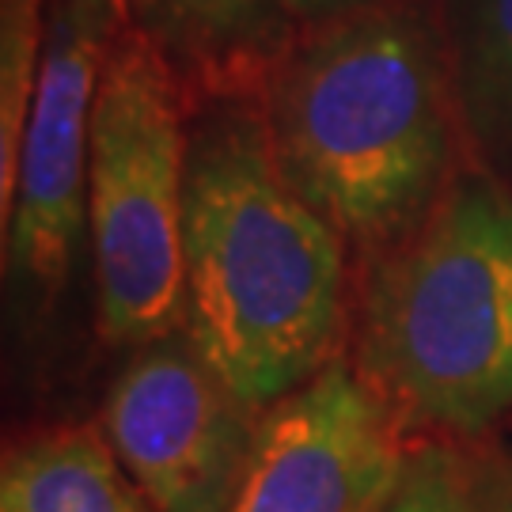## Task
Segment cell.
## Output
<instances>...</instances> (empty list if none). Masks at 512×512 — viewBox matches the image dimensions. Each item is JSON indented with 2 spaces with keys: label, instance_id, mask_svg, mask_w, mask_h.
<instances>
[{
  "label": "cell",
  "instance_id": "9c48e42d",
  "mask_svg": "<svg viewBox=\"0 0 512 512\" xmlns=\"http://www.w3.org/2000/svg\"><path fill=\"white\" fill-rule=\"evenodd\" d=\"M0 512H156L107 437L57 425L19 440L0 471Z\"/></svg>",
  "mask_w": 512,
  "mask_h": 512
},
{
  "label": "cell",
  "instance_id": "52a82bcc",
  "mask_svg": "<svg viewBox=\"0 0 512 512\" xmlns=\"http://www.w3.org/2000/svg\"><path fill=\"white\" fill-rule=\"evenodd\" d=\"M395 410L346 365L262 410L247 478L228 512H368L406 463Z\"/></svg>",
  "mask_w": 512,
  "mask_h": 512
},
{
  "label": "cell",
  "instance_id": "8992f818",
  "mask_svg": "<svg viewBox=\"0 0 512 512\" xmlns=\"http://www.w3.org/2000/svg\"><path fill=\"white\" fill-rule=\"evenodd\" d=\"M258 410L186 330L141 346L103 403V433L156 512H228L258 444Z\"/></svg>",
  "mask_w": 512,
  "mask_h": 512
},
{
  "label": "cell",
  "instance_id": "6da1fadb",
  "mask_svg": "<svg viewBox=\"0 0 512 512\" xmlns=\"http://www.w3.org/2000/svg\"><path fill=\"white\" fill-rule=\"evenodd\" d=\"M186 338L251 410L330 365L346 239L281 175L262 95L205 99L186 152Z\"/></svg>",
  "mask_w": 512,
  "mask_h": 512
},
{
  "label": "cell",
  "instance_id": "7c38bea8",
  "mask_svg": "<svg viewBox=\"0 0 512 512\" xmlns=\"http://www.w3.org/2000/svg\"><path fill=\"white\" fill-rule=\"evenodd\" d=\"M467 505L471 463L444 444H425L406 456L395 486L368 512H467Z\"/></svg>",
  "mask_w": 512,
  "mask_h": 512
},
{
  "label": "cell",
  "instance_id": "4fadbf2b",
  "mask_svg": "<svg viewBox=\"0 0 512 512\" xmlns=\"http://www.w3.org/2000/svg\"><path fill=\"white\" fill-rule=\"evenodd\" d=\"M467 512H512V459L490 456L471 463V505Z\"/></svg>",
  "mask_w": 512,
  "mask_h": 512
},
{
  "label": "cell",
  "instance_id": "30bf717a",
  "mask_svg": "<svg viewBox=\"0 0 512 512\" xmlns=\"http://www.w3.org/2000/svg\"><path fill=\"white\" fill-rule=\"evenodd\" d=\"M448 69L467 129L512 167V0H448Z\"/></svg>",
  "mask_w": 512,
  "mask_h": 512
},
{
  "label": "cell",
  "instance_id": "5b68a950",
  "mask_svg": "<svg viewBox=\"0 0 512 512\" xmlns=\"http://www.w3.org/2000/svg\"><path fill=\"white\" fill-rule=\"evenodd\" d=\"M129 23L126 0H46L38 84L4 220V258L19 289L50 300L88 228V148L99 80Z\"/></svg>",
  "mask_w": 512,
  "mask_h": 512
},
{
  "label": "cell",
  "instance_id": "3957f363",
  "mask_svg": "<svg viewBox=\"0 0 512 512\" xmlns=\"http://www.w3.org/2000/svg\"><path fill=\"white\" fill-rule=\"evenodd\" d=\"M361 357L391 410L482 433L512 410V190L456 175L365 296Z\"/></svg>",
  "mask_w": 512,
  "mask_h": 512
},
{
  "label": "cell",
  "instance_id": "5bb4252c",
  "mask_svg": "<svg viewBox=\"0 0 512 512\" xmlns=\"http://www.w3.org/2000/svg\"><path fill=\"white\" fill-rule=\"evenodd\" d=\"M289 4H293L296 19H330L353 12V8H365L372 0H289Z\"/></svg>",
  "mask_w": 512,
  "mask_h": 512
},
{
  "label": "cell",
  "instance_id": "7a4b0ae2",
  "mask_svg": "<svg viewBox=\"0 0 512 512\" xmlns=\"http://www.w3.org/2000/svg\"><path fill=\"white\" fill-rule=\"evenodd\" d=\"M452 69L406 4H365L296 38L262 88L277 167L361 251L414 236L448 190Z\"/></svg>",
  "mask_w": 512,
  "mask_h": 512
},
{
  "label": "cell",
  "instance_id": "ba28073f",
  "mask_svg": "<svg viewBox=\"0 0 512 512\" xmlns=\"http://www.w3.org/2000/svg\"><path fill=\"white\" fill-rule=\"evenodd\" d=\"M126 12L175 69L194 107L262 95L296 42L289 0H126Z\"/></svg>",
  "mask_w": 512,
  "mask_h": 512
},
{
  "label": "cell",
  "instance_id": "8fae6325",
  "mask_svg": "<svg viewBox=\"0 0 512 512\" xmlns=\"http://www.w3.org/2000/svg\"><path fill=\"white\" fill-rule=\"evenodd\" d=\"M46 38V0H0V224L16 198V164Z\"/></svg>",
  "mask_w": 512,
  "mask_h": 512
},
{
  "label": "cell",
  "instance_id": "277c9868",
  "mask_svg": "<svg viewBox=\"0 0 512 512\" xmlns=\"http://www.w3.org/2000/svg\"><path fill=\"white\" fill-rule=\"evenodd\" d=\"M186 103L175 69L126 23L99 80L88 148L99 327L122 346L186 323Z\"/></svg>",
  "mask_w": 512,
  "mask_h": 512
}]
</instances>
